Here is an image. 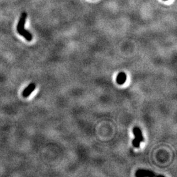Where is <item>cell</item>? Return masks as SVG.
<instances>
[{
	"label": "cell",
	"instance_id": "cell-1",
	"mask_svg": "<svg viewBox=\"0 0 177 177\" xmlns=\"http://www.w3.org/2000/svg\"><path fill=\"white\" fill-rule=\"evenodd\" d=\"M26 18H27V13H23L21 15L19 21L18 22V24L17 26V30L18 32V33L24 37L27 41H31L32 40V35L28 31H27L24 28Z\"/></svg>",
	"mask_w": 177,
	"mask_h": 177
},
{
	"label": "cell",
	"instance_id": "cell-2",
	"mask_svg": "<svg viewBox=\"0 0 177 177\" xmlns=\"http://www.w3.org/2000/svg\"><path fill=\"white\" fill-rule=\"evenodd\" d=\"M35 88H36V85L34 84V83H31V84H30L24 91H23L22 92L23 97L26 98L28 96H29L31 95V93L34 91Z\"/></svg>",
	"mask_w": 177,
	"mask_h": 177
},
{
	"label": "cell",
	"instance_id": "cell-3",
	"mask_svg": "<svg viewBox=\"0 0 177 177\" xmlns=\"http://www.w3.org/2000/svg\"><path fill=\"white\" fill-rule=\"evenodd\" d=\"M133 132L135 138H137V140H138V141L141 142L144 141V137L142 136V133L141 129L138 127H134V129L133 130Z\"/></svg>",
	"mask_w": 177,
	"mask_h": 177
},
{
	"label": "cell",
	"instance_id": "cell-4",
	"mask_svg": "<svg viewBox=\"0 0 177 177\" xmlns=\"http://www.w3.org/2000/svg\"><path fill=\"white\" fill-rule=\"evenodd\" d=\"M136 176H154L155 175L152 171L144 169L138 170L136 173Z\"/></svg>",
	"mask_w": 177,
	"mask_h": 177
},
{
	"label": "cell",
	"instance_id": "cell-5",
	"mask_svg": "<svg viewBox=\"0 0 177 177\" xmlns=\"http://www.w3.org/2000/svg\"><path fill=\"white\" fill-rule=\"evenodd\" d=\"M127 80V76L124 72H120L116 78V81L119 85H123Z\"/></svg>",
	"mask_w": 177,
	"mask_h": 177
},
{
	"label": "cell",
	"instance_id": "cell-6",
	"mask_svg": "<svg viewBox=\"0 0 177 177\" xmlns=\"http://www.w3.org/2000/svg\"><path fill=\"white\" fill-rule=\"evenodd\" d=\"M140 145H141V142H140L137 138H134L133 141V146L134 148H139Z\"/></svg>",
	"mask_w": 177,
	"mask_h": 177
},
{
	"label": "cell",
	"instance_id": "cell-7",
	"mask_svg": "<svg viewBox=\"0 0 177 177\" xmlns=\"http://www.w3.org/2000/svg\"><path fill=\"white\" fill-rule=\"evenodd\" d=\"M164 1H167V0H164Z\"/></svg>",
	"mask_w": 177,
	"mask_h": 177
}]
</instances>
